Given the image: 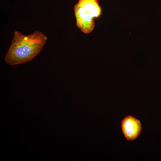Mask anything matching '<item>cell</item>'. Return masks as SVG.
<instances>
[{"label": "cell", "mask_w": 161, "mask_h": 161, "mask_svg": "<svg viewBox=\"0 0 161 161\" xmlns=\"http://www.w3.org/2000/svg\"><path fill=\"white\" fill-rule=\"evenodd\" d=\"M47 38L45 35L37 30L27 35L16 31L5 56V62L15 65L31 61L41 51Z\"/></svg>", "instance_id": "6da1fadb"}, {"label": "cell", "mask_w": 161, "mask_h": 161, "mask_svg": "<svg viewBox=\"0 0 161 161\" xmlns=\"http://www.w3.org/2000/svg\"><path fill=\"white\" fill-rule=\"evenodd\" d=\"M74 10L78 27L85 33L91 32L95 27L94 18L77 3L75 5Z\"/></svg>", "instance_id": "7a4b0ae2"}, {"label": "cell", "mask_w": 161, "mask_h": 161, "mask_svg": "<svg viewBox=\"0 0 161 161\" xmlns=\"http://www.w3.org/2000/svg\"><path fill=\"white\" fill-rule=\"evenodd\" d=\"M121 124L122 132L128 140L136 139L141 133L142 129L141 122L132 116L129 115L125 117Z\"/></svg>", "instance_id": "3957f363"}, {"label": "cell", "mask_w": 161, "mask_h": 161, "mask_svg": "<svg viewBox=\"0 0 161 161\" xmlns=\"http://www.w3.org/2000/svg\"><path fill=\"white\" fill-rule=\"evenodd\" d=\"M77 4L94 18L99 17L101 14L98 0H78Z\"/></svg>", "instance_id": "277c9868"}]
</instances>
